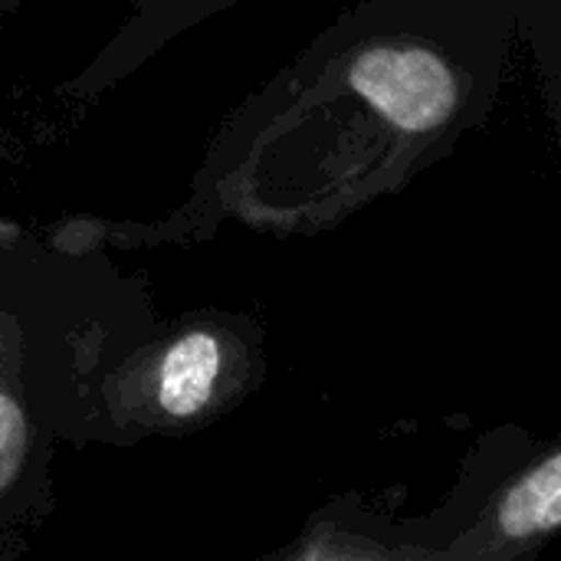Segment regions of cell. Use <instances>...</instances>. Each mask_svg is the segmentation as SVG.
<instances>
[{
    "label": "cell",
    "instance_id": "3957f363",
    "mask_svg": "<svg viewBox=\"0 0 561 561\" xmlns=\"http://www.w3.org/2000/svg\"><path fill=\"white\" fill-rule=\"evenodd\" d=\"M561 526V454L552 450L523 470L493 503L483 546L470 556H510L552 539Z\"/></svg>",
    "mask_w": 561,
    "mask_h": 561
},
{
    "label": "cell",
    "instance_id": "7a4b0ae2",
    "mask_svg": "<svg viewBox=\"0 0 561 561\" xmlns=\"http://www.w3.org/2000/svg\"><path fill=\"white\" fill-rule=\"evenodd\" d=\"M230 368L233 342L220 329H184L148 358L138 378H128V398L141 401L148 424L187 427L217 408Z\"/></svg>",
    "mask_w": 561,
    "mask_h": 561
},
{
    "label": "cell",
    "instance_id": "277c9868",
    "mask_svg": "<svg viewBox=\"0 0 561 561\" xmlns=\"http://www.w3.org/2000/svg\"><path fill=\"white\" fill-rule=\"evenodd\" d=\"M30 447V421L20 398V332L0 312V496L16 483Z\"/></svg>",
    "mask_w": 561,
    "mask_h": 561
},
{
    "label": "cell",
    "instance_id": "6da1fadb",
    "mask_svg": "<svg viewBox=\"0 0 561 561\" xmlns=\"http://www.w3.org/2000/svg\"><path fill=\"white\" fill-rule=\"evenodd\" d=\"M348 89L394 131L437 135L460 108L454 66L424 43L388 39L358 49L345 69Z\"/></svg>",
    "mask_w": 561,
    "mask_h": 561
}]
</instances>
